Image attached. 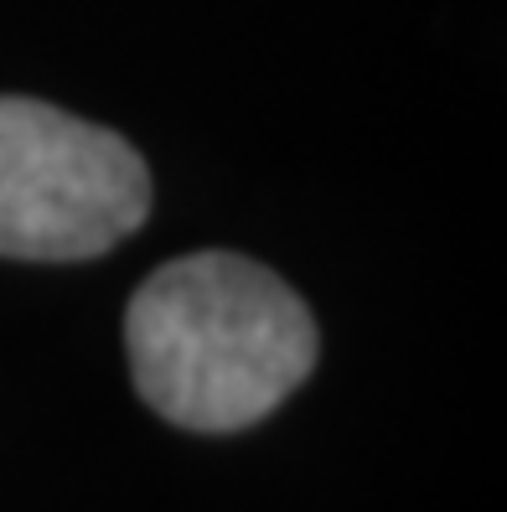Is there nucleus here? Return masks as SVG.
Masks as SVG:
<instances>
[{
	"mask_svg": "<svg viewBox=\"0 0 507 512\" xmlns=\"http://www.w3.org/2000/svg\"><path fill=\"white\" fill-rule=\"evenodd\" d=\"M125 352L140 399L197 435H233L275 414L316 368V321L280 275L202 249L161 264L130 295Z\"/></svg>",
	"mask_w": 507,
	"mask_h": 512,
	"instance_id": "1",
	"label": "nucleus"
},
{
	"mask_svg": "<svg viewBox=\"0 0 507 512\" xmlns=\"http://www.w3.org/2000/svg\"><path fill=\"white\" fill-rule=\"evenodd\" d=\"M151 213L140 150L104 125L0 94V259H99Z\"/></svg>",
	"mask_w": 507,
	"mask_h": 512,
	"instance_id": "2",
	"label": "nucleus"
}]
</instances>
